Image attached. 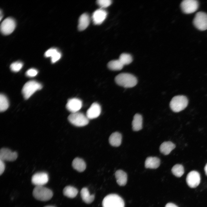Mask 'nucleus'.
Wrapping results in <instances>:
<instances>
[{
    "label": "nucleus",
    "instance_id": "cd10ccee",
    "mask_svg": "<svg viewBox=\"0 0 207 207\" xmlns=\"http://www.w3.org/2000/svg\"><path fill=\"white\" fill-rule=\"evenodd\" d=\"M9 103L6 96L3 94L0 95V110L1 112L5 111L8 108Z\"/></svg>",
    "mask_w": 207,
    "mask_h": 207
},
{
    "label": "nucleus",
    "instance_id": "72a5a7b5",
    "mask_svg": "<svg viewBox=\"0 0 207 207\" xmlns=\"http://www.w3.org/2000/svg\"><path fill=\"white\" fill-rule=\"evenodd\" d=\"M165 207H178L175 204L171 203H167L165 206Z\"/></svg>",
    "mask_w": 207,
    "mask_h": 207
},
{
    "label": "nucleus",
    "instance_id": "6e6552de",
    "mask_svg": "<svg viewBox=\"0 0 207 207\" xmlns=\"http://www.w3.org/2000/svg\"><path fill=\"white\" fill-rule=\"evenodd\" d=\"M198 1L195 0H185L181 3V7L185 13L189 14L196 11L199 7Z\"/></svg>",
    "mask_w": 207,
    "mask_h": 207
},
{
    "label": "nucleus",
    "instance_id": "5701e85b",
    "mask_svg": "<svg viewBox=\"0 0 207 207\" xmlns=\"http://www.w3.org/2000/svg\"><path fill=\"white\" fill-rule=\"evenodd\" d=\"M72 165L73 168L79 172L83 171L86 168V164L84 160L79 158L74 159Z\"/></svg>",
    "mask_w": 207,
    "mask_h": 207
},
{
    "label": "nucleus",
    "instance_id": "f3484780",
    "mask_svg": "<svg viewBox=\"0 0 207 207\" xmlns=\"http://www.w3.org/2000/svg\"><path fill=\"white\" fill-rule=\"evenodd\" d=\"M89 22L90 18L88 15L85 13L82 14L78 20V30L81 31L85 30L89 26Z\"/></svg>",
    "mask_w": 207,
    "mask_h": 207
},
{
    "label": "nucleus",
    "instance_id": "a878e982",
    "mask_svg": "<svg viewBox=\"0 0 207 207\" xmlns=\"http://www.w3.org/2000/svg\"><path fill=\"white\" fill-rule=\"evenodd\" d=\"M107 66L108 68L111 70H119L122 68L124 65L118 59L109 62Z\"/></svg>",
    "mask_w": 207,
    "mask_h": 207
},
{
    "label": "nucleus",
    "instance_id": "2f4dec72",
    "mask_svg": "<svg viewBox=\"0 0 207 207\" xmlns=\"http://www.w3.org/2000/svg\"><path fill=\"white\" fill-rule=\"evenodd\" d=\"M38 71L34 68H31L28 70L26 72V75L29 77H33L37 75Z\"/></svg>",
    "mask_w": 207,
    "mask_h": 207
},
{
    "label": "nucleus",
    "instance_id": "f257e3e1",
    "mask_svg": "<svg viewBox=\"0 0 207 207\" xmlns=\"http://www.w3.org/2000/svg\"><path fill=\"white\" fill-rule=\"evenodd\" d=\"M118 85L125 88L132 87L137 83V79L133 75L127 73H121L117 75L115 78Z\"/></svg>",
    "mask_w": 207,
    "mask_h": 207
},
{
    "label": "nucleus",
    "instance_id": "c85d7f7f",
    "mask_svg": "<svg viewBox=\"0 0 207 207\" xmlns=\"http://www.w3.org/2000/svg\"><path fill=\"white\" fill-rule=\"evenodd\" d=\"M119 60L124 66L130 64L133 61V58L130 54L123 53L120 55Z\"/></svg>",
    "mask_w": 207,
    "mask_h": 207
},
{
    "label": "nucleus",
    "instance_id": "c756f323",
    "mask_svg": "<svg viewBox=\"0 0 207 207\" xmlns=\"http://www.w3.org/2000/svg\"><path fill=\"white\" fill-rule=\"evenodd\" d=\"M23 63L20 62H16L11 64L10 68L11 70L14 72H18L19 71L22 67Z\"/></svg>",
    "mask_w": 207,
    "mask_h": 207
},
{
    "label": "nucleus",
    "instance_id": "a211bd4d",
    "mask_svg": "<svg viewBox=\"0 0 207 207\" xmlns=\"http://www.w3.org/2000/svg\"><path fill=\"white\" fill-rule=\"evenodd\" d=\"M46 57H51V62L54 63L58 61L61 58V54L57 49L51 48L47 51L45 53Z\"/></svg>",
    "mask_w": 207,
    "mask_h": 207
},
{
    "label": "nucleus",
    "instance_id": "7c9ffc66",
    "mask_svg": "<svg viewBox=\"0 0 207 207\" xmlns=\"http://www.w3.org/2000/svg\"><path fill=\"white\" fill-rule=\"evenodd\" d=\"M112 3L111 0H98L97 4L101 8H106L109 6Z\"/></svg>",
    "mask_w": 207,
    "mask_h": 207
},
{
    "label": "nucleus",
    "instance_id": "412c9836",
    "mask_svg": "<svg viewBox=\"0 0 207 207\" xmlns=\"http://www.w3.org/2000/svg\"><path fill=\"white\" fill-rule=\"evenodd\" d=\"M122 137L121 134L117 132L113 133L109 137V141L110 144L112 146L118 147L122 142Z\"/></svg>",
    "mask_w": 207,
    "mask_h": 207
},
{
    "label": "nucleus",
    "instance_id": "2eb2a0df",
    "mask_svg": "<svg viewBox=\"0 0 207 207\" xmlns=\"http://www.w3.org/2000/svg\"><path fill=\"white\" fill-rule=\"evenodd\" d=\"M107 14L105 10L101 9L95 11L92 16L94 24L95 25L101 24L106 18Z\"/></svg>",
    "mask_w": 207,
    "mask_h": 207
},
{
    "label": "nucleus",
    "instance_id": "6ab92c4d",
    "mask_svg": "<svg viewBox=\"0 0 207 207\" xmlns=\"http://www.w3.org/2000/svg\"><path fill=\"white\" fill-rule=\"evenodd\" d=\"M115 177L116 182L120 186H124L126 184L127 181L126 173L121 170H117L115 173Z\"/></svg>",
    "mask_w": 207,
    "mask_h": 207
},
{
    "label": "nucleus",
    "instance_id": "423d86ee",
    "mask_svg": "<svg viewBox=\"0 0 207 207\" xmlns=\"http://www.w3.org/2000/svg\"><path fill=\"white\" fill-rule=\"evenodd\" d=\"M68 119L71 124L78 127L86 126L89 122V119L86 115L78 112L71 113L68 117Z\"/></svg>",
    "mask_w": 207,
    "mask_h": 207
},
{
    "label": "nucleus",
    "instance_id": "b1692460",
    "mask_svg": "<svg viewBox=\"0 0 207 207\" xmlns=\"http://www.w3.org/2000/svg\"><path fill=\"white\" fill-rule=\"evenodd\" d=\"M80 193L82 200L85 203L89 204L93 201L95 196L93 194H90L89 191L87 188H83L81 189Z\"/></svg>",
    "mask_w": 207,
    "mask_h": 207
},
{
    "label": "nucleus",
    "instance_id": "473e14b6",
    "mask_svg": "<svg viewBox=\"0 0 207 207\" xmlns=\"http://www.w3.org/2000/svg\"><path fill=\"white\" fill-rule=\"evenodd\" d=\"M5 168L4 161L0 160V175H1L3 172Z\"/></svg>",
    "mask_w": 207,
    "mask_h": 207
},
{
    "label": "nucleus",
    "instance_id": "393cba45",
    "mask_svg": "<svg viewBox=\"0 0 207 207\" xmlns=\"http://www.w3.org/2000/svg\"><path fill=\"white\" fill-rule=\"evenodd\" d=\"M78 193V190L75 187L68 186L66 187L63 189L64 195L67 197L70 198H75Z\"/></svg>",
    "mask_w": 207,
    "mask_h": 207
},
{
    "label": "nucleus",
    "instance_id": "20e7f679",
    "mask_svg": "<svg viewBox=\"0 0 207 207\" xmlns=\"http://www.w3.org/2000/svg\"><path fill=\"white\" fill-rule=\"evenodd\" d=\"M188 100L185 96L179 95L174 97L170 104L171 109L175 112H179L184 110L187 106Z\"/></svg>",
    "mask_w": 207,
    "mask_h": 207
},
{
    "label": "nucleus",
    "instance_id": "4be33fe9",
    "mask_svg": "<svg viewBox=\"0 0 207 207\" xmlns=\"http://www.w3.org/2000/svg\"><path fill=\"white\" fill-rule=\"evenodd\" d=\"M142 116L139 114H135L132 122V129L134 131H138L142 128Z\"/></svg>",
    "mask_w": 207,
    "mask_h": 207
},
{
    "label": "nucleus",
    "instance_id": "7ed1b4c3",
    "mask_svg": "<svg viewBox=\"0 0 207 207\" xmlns=\"http://www.w3.org/2000/svg\"><path fill=\"white\" fill-rule=\"evenodd\" d=\"M103 207H124L123 199L118 195L111 194L106 196L102 202Z\"/></svg>",
    "mask_w": 207,
    "mask_h": 207
},
{
    "label": "nucleus",
    "instance_id": "4468645a",
    "mask_svg": "<svg viewBox=\"0 0 207 207\" xmlns=\"http://www.w3.org/2000/svg\"><path fill=\"white\" fill-rule=\"evenodd\" d=\"M101 112L100 105L97 103L95 102L91 105L87 110L86 116L89 119H93L97 118Z\"/></svg>",
    "mask_w": 207,
    "mask_h": 207
},
{
    "label": "nucleus",
    "instance_id": "ddd939ff",
    "mask_svg": "<svg viewBox=\"0 0 207 207\" xmlns=\"http://www.w3.org/2000/svg\"><path fill=\"white\" fill-rule=\"evenodd\" d=\"M82 106V101L80 99L72 98L68 100L66 107L69 111L71 113H74L78 112L81 108Z\"/></svg>",
    "mask_w": 207,
    "mask_h": 207
},
{
    "label": "nucleus",
    "instance_id": "c9c22d12",
    "mask_svg": "<svg viewBox=\"0 0 207 207\" xmlns=\"http://www.w3.org/2000/svg\"><path fill=\"white\" fill-rule=\"evenodd\" d=\"M1 14H2L1 12V11H0V20H1V19L3 17V15H2Z\"/></svg>",
    "mask_w": 207,
    "mask_h": 207
},
{
    "label": "nucleus",
    "instance_id": "f704fd0d",
    "mask_svg": "<svg viewBox=\"0 0 207 207\" xmlns=\"http://www.w3.org/2000/svg\"><path fill=\"white\" fill-rule=\"evenodd\" d=\"M204 170L206 175L207 176V163L206 165L204 167Z\"/></svg>",
    "mask_w": 207,
    "mask_h": 207
},
{
    "label": "nucleus",
    "instance_id": "f03ea898",
    "mask_svg": "<svg viewBox=\"0 0 207 207\" xmlns=\"http://www.w3.org/2000/svg\"><path fill=\"white\" fill-rule=\"evenodd\" d=\"M32 194L35 199L43 201L49 200L53 196L52 191L43 186H36L33 190Z\"/></svg>",
    "mask_w": 207,
    "mask_h": 207
},
{
    "label": "nucleus",
    "instance_id": "9d476101",
    "mask_svg": "<svg viewBox=\"0 0 207 207\" xmlns=\"http://www.w3.org/2000/svg\"><path fill=\"white\" fill-rule=\"evenodd\" d=\"M49 181V176L45 172H41L34 174L32 177L31 182L36 186H43Z\"/></svg>",
    "mask_w": 207,
    "mask_h": 207
},
{
    "label": "nucleus",
    "instance_id": "bb28decb",
    "mask_svg": "<svg viewBox=\"0 0 207 207\" xmlns=\"http://www.w3.org/2000/svg\"><path fill=\"white\" fill-rule=\"evenodd\" d=\"M172 174L175 176L180 177L184 172L183 166L180 164H176L171 169Z\"/></svg>",
    "mask_w": 207,
    "mask_h": 207
},
{
    "label": "nucleus",
    "instance_id": "1a4fd4ad",
    "mask_svg": "<svg viewBox=\"0 0 207 207\" xmlns=\"http://www.w3.org/2000/svg\"><path fill=\"white\" fill-rule=\"evenodd\" d=\"M16 24L15 20L11 18H8L4 20L0 26L1 32L3 34L8 35L14 30Z\"/></svg>",
    "mask_w": 207,
    "mask_h": 207
},
{
    "label": "nucleus",
    "instance_id": "dca6fc26",
    "mask_svg": "<svg viewBox=\"0 0 207 207\" xmlns=\"http://www.w3.org/2000/svg\"><path fill=\"white\" fill-rule=\"evenodd\" d=\"M160 164V160L156 157H147L145 161V166L146 168L156 169L157 168Z\"/></svg>",
    "mask_w": 207,
    "mask_h": 207
},
{
    "label": "nucleus",
    "instance_id": "9b49d317",
    "mask_svg": "<svg viewBox=\"0 0 207 207\" xmlns=\"http://www.w3.org/2000/svg\"><path fill=\"white\" fill-rule=\"evenodd\" d=\"M186 182L191 188L196 187L199 184L200 181V176L198 172L193 170L187 174L186 178Z\"/></svg>",
    "mask_w": 207,
    "mask_h": 207
},
{
    "label": "nucleus",
    "instance_id": "0eeeda50",
    "mask_svg": "<svg viewBox=\"0 0 207 207\" xmlns=\"http://www.w3.org/2000/svg\"><path fill=\"white\" fill-rule=\"evenodd\" d=\"M193 22L195 27L200 30L203 31L207 29V14L202 12L197 13Z\"/></svg>",
    "mask_w": 207,
    "mask_h": 207
},
{
    "label": "nucleus",
    "instance_id": "f8f14e48",
    "mask_svg": "<svg viewBox=\"0 0 207 207\" xmlns=\"http://www.w3.org/2000/svg\"><path fill=\"white\" fill-rule=\"evenodd\" d=\"M18 157V154L16 152H12L7 148H2L0 151V160L13 161L16 160Z\"/></svg>",
    "mask_w": 207,
    "mask_h": 207
},
{
    "label": "nucleus",
    "instance_id": "aec40b11",
    "mask_svg": "<svg viewBox=\"0 0 207 207\" xmlns=\"http://www.w3.org/2000/svg\"><path fill=\"white\" fill-rule=\"evenodd\" d=\"M175 147V145L170 141H165L160 145V150L164 155H167Z\"/></svg>",
    "mask_w": 207,
    "mask_h": 207
},
{
    "label": "nucleus",
    "instance_id": "39448f33",
    "mask_svg": "<svg viewBox=\"0 0 207 207\" xmlns=\"http://www.w3.org/2000/svg\"><path fill=\"white\" fill-rule=\"evenodd\" d=\"M42 86L40 83L34 80H30L26 82L23 86L22 93L24 98L28 99L36 91L42 89Z\"/></svg>",
    "mask_w": 207,
    "mask_h": 207
},
{
    "label": "nucleus",
    "instance_id": "e433bc0d",
    "mask_svg": "<svg viewBox=\"0 0 207 207\" xmlns=\"http://www.w3.org/2000/svg\"><path fill=\"white\" fill-rule=\"evenodd\" d=\"M44 207H55L53 206H45Z\"/></svg>",
    "mask_w": 207,
    "mask_h": 207
}]
</instances>
